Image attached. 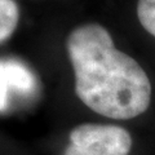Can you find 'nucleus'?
Returning <instances> with one entry per match:
<instances>
[{"label": "nucleus", "instance_id": "1", "mask_svg": "<svg viewBox=\"0 0 155 155\" xmlns=\"http://www.w3.org/2000/svg\"><path fill=\"white\" fill-rule=\"evenodd\" d=\"M67 53L76 96L87 107L111 119H132L147 110L151 101L147 74L115 47L104 26L87 23L74 28L67 38Z\"/></svg>", "mask_w": 155, "mask_h": 155}, {"label": "nucleus", "instance_id": "2", "mask_svg": "<svg viewBox=\"0 0 155 155\" xmlns=\"http://www.w3.org/2000/svg\"><path fill=\"white\" fill-rule=\"evenodd\" d=\"M130 149L132 137L123 127L85 123L71 130L64 155H128Z\"/></svg>", "mask_w": 155, "mask_h": 155}, {"label": "nucleus", "instance_id": "3", "mask_svg": "<svg viewBox=\"0 0 155 155\" xmlns=\"http://www.w3.org/2000/svg\"><path fill=\"white\" fill-rule=\"evenodd\" d=\"M38 89L35 74L14 58H0V114L11 107L16 94L30 96Z\"/></svg>", "mask_w": 155, "mask_h": 155}, {"label": "nucleus", "instance_id": "4", "mask_svg": "<svg viewBox=\"0 0 155 155\" xmlns=\"http://www.w3.org/2000/svg\"><path fill=\"white\" fill-rule=\"evenodd\" d=\"M19 11L14 0H0V43L7 40L18 25Z\"/></svg>", "mask_w": 155, "mask_h": 155}, {"label": "nucleus", "instance_id": "5", "mask_svg": "<svg viewBox=\"0 0 155 155\" xmlns=\"http://www.w3.org/2000/svg\"><path fill=\"white\" fill-rule=\"evenodd\" d=\"M137 17L145 30L155 36V0H138Z\"/></svg>", "mask_w": 155, "mask_h": 155}]
</instances>
